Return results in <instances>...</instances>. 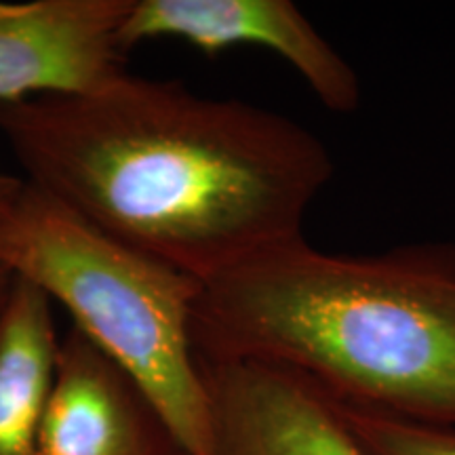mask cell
<instances>
[{"label": "cell", "mask_w": 455, "mask_h": 455, "mask_svg": "<svg viewBox=\"0 0 455 455\" xmlns=\"http://www.w3.org/2000/svg\"><path fill=\"white\" fill-rule=\"evenodd\" d=\"M38 455H186L140 386L78 329L60 341Z\"/></svg>", "instance_id": "cell-7"}, {"label": "cell", "mask_w": 455, "mask_h": 455, "mask_svg": "<svg viewBox=\"0 0 455 455\" xmlns=\"http://www.w3.org/2000/svg\"><path fill=\"white\" fill-rule=\"evenodd\" d=\"M338 405L352 432L373 455H455V426L418 422L339 401Z\"/></svg>", "instance_id": "cell-9"}, {"label": "cell", "mask_w": 455, "mask_h": 455, "mask_svg": "<svg viewBox=\"0 0 455 455\" xmlns=\"http://www.w3.org/2000/svg\"><path fill=\"white\" fill-rule=\"evenodd\" d=\"M57 355L51 299L13 276L0 308V455H38Z\"/></svg>", "instance_id": "cell-8"}, {"label": "cell", "mask_w": 455, "mask_h": 455, "mask_svg": "<svg viewBox=\"0 0 455 455\" xmlns=\"http://www.w3.org/2000/svg\"><path fill=\"white\" fill-rule=\"evenodd\" d=\"M133 0L0 3V106L87 95L127 72L118 32Z\"/></svg>", "instance_id": "cell-5"}, {"label": "cell", "mask_w": 455, "mask_h": 455, "mask_svg": "<svg viewBox=\"0 0 455 455\" xmlns=\"http://www.w3.org/2000/svg\"><path fill=\"white\" fill-rule=\"evenodd\" d=\"M180 38L213 57L261 47L283 57L327 110L361 108V78L291 0H133L118 41L127 51L150 38Z\"/></svg>", "instance_id": "cell-4"}, {"label": "cell", "mask_w": 455, "mask_h": 455, "mask_svg": "<svg viewBox=\"0 0 455 455\" xmlns=\"http://www.w3.org/2000/svg\"><path fill=\"white\" fill-rule=\"evenodd\" d=\"M201 369L218 455H373L306 375L264 361H201Z\"/></svg>", "instance_id": "cell-6"}, {"label": "cell", "mask_w": 455, "mask_h": 455, "mask_svg": "<svg viewBox=\"0 0 455 455\" xmlns=\"http://www.w3.org/2000/svg\"><path fill=\"white\" fill-rule=\"evenodd\" d=\"M0 266L70 312L74 329L140 386L186 455H218L190 333L203 283L110 236L26 180L0 212Z\"/></svg>", "instance_id": "cell-3"}, {"label": "cell", "mask_w": 455, "mask_h": 455, "mask_svg": "<svg viewBox=\"0 0 455 455\" xmlns=\"http://www.w3.org/2000/svg\"><path fill=\"white\" fill-rule=\"evenodd\" d=\"M0 138L28 184L203 284L304 236L333 175L327 146L291 118L129 72L0 106Z\"/></svg>", "instance_id": "cell-1"}, {"label": "cell", "mask_w": 455, "mask_h": 455, "mask_svg": "<svg viewBox=\"0 0 455 455\" xmlns=\"http://www.w3.org/2000/svg\"><path fill=\"white\" fill-rule=\"evenodd\" d=\"M11 283H13V275L4 266H0V308H3L4 299H7Z\"/></svg>", "instance_id": "cell-11"}, {"label": "cell", "mask_w": 455, "mask_h": 455, "mask_svg": "<svg viewBox=\"0 0 455 455\" xmlns=\"http://www.w3.org/2000/svg\"><path fill=\"white\" fill-rule=\"evenodd\" d=\"M190 333L201 361L272 363L344 405L455 426V243L335 255L295 238L204 283Z\"/></svg>", "instance_id": "cell-2"}, {"label": "cell", "mask_w": 455, "mask_h": 455, "mask_svg": "<svg viewBox=\"0 0 455 455\" xmlns=\"http://www.w3.org/2000/svg\"><path fill=\"white\" fill-rule=\"evenodd\" d=\"M21 178H15V175H11L0 167V212H3L4 207L11 203V198L15 196V192L20 190L21 186Z\"/></svg>", "instance_id": "cell-10"}]
</instances>
